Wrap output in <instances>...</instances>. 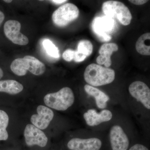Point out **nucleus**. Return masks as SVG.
Here are the masks:
<instances>
[{
  "mask_svg": "<svg viewBox=\"0 0 150 150\" xmlns=\"http://www.w3.org/2000/svg\"><path fill=\"white\" fill-rule=\"evenodd\" d=\"M21 24L15 20H9L4 25V32L6 37L12 43L17 45L25 46L29 40L25 35L20 32Z\"/></svg>",
  "mask_w": 150,
  "mask_h": 150,
  "instance_id": "7",
  "label": "nucleus"
},
{
  "mask_svg": "<svg viewBox=\"0 0 150 150\" xmlns=\"http://www.w3.org/2000/svg\"><path fill=\"white\" fill-rule=\"evenodd\" d=\"M84 78L89 85L93 87L105 85L114 80L115 71L100 65L91 64L86 68Z\"/></svg>",
  "mask_w": 150,
  "mask_h": 150,
  "instance_id": "1",
  "label": "nucleus"
},
{
  "mask_svg": "<svg viewBox=\"0 0 150 150\" xmlns=\"http://www.w3.org/2000/svg\"><path fill=\"white\" fill-rule=\"evenodd\" d=\"M112 117V112L107 109H104L100 112H98L95 109H89L83 114L86 123L88 126L91 127L98 126L103 122L110 121Z\"/></svg>",
  "mask_w": 150,
  "mask_h": 150,
  "instance_id": "13",
  "label": "nucleus"
},
{
  "mask_svg": "<svg viewBox=\"0 0 150 150\" xmlns=\"http://www.w3.org/2000/svg\"><path fill=\"white\" fill-rule=\"evenodd\" d=\"M3 76H4V72L2 69L0 68V79L3 77Z\"/></svg>",
  "mask_w": 150,
  "mask_h": 150,
  "instance_id": "27",
  "label": "nucleus"
},
{
  "mask_svg": "<svg viewBox=\"0 0 150 150\" xmlns=\"http://www.w3.org/2000/svg\"><path fill=\"white\" fill-rule=\"evenodd\" d=\"M129 2L134 4L137 5H142L144 4L145 3L147 2L148 1L146 0H131L129 1Z\"/></svg>",
  "mask_w": 150,
  "mask_h": 150,
  "instance_id": "24",
  "label": "nucleus"
},
{
  "mask_svg": "<svg viewBox=\"0 0 150 150\" xmlns=\"http://www.w3.org/2000/svg\"><path fill=\"white\" fill-rule=\"evenodd\" d=\"M129 90L131 96L150 110V89L145 83L139 81H134L129 86Z\"/></svg>",
  "mask_w": 150,
  "mask_h": 150,
  "instance_id": "8",
  "label": "nucleus"
},
{
  "mask_svg": "<svg viewBox=\"0 0 150 150\" xmlns=\"http://www.w3.org/2000/svg\"><path fill=\"white\" fill-rule=\"evenodd\" d=\"M23 86L14 80L0 81V92L11 95H16L21 92Z\"/></svg>",
  "mask_w": 150,
  "mask_h": 150,
  "instance_id": "16",
  "label": "nucleus"
},
{
  "mask_svg": "<svg viewBox=\"0 0 150 150\" xmlns=\"http://www.w3.org/2000/svg\"><path fill=\"white\" fill-rule=\"evenodd\" d=\"M75 51L71 49H67L63 54V59L67 62H71L74 59Z\"/></svg>",
  "mask_w": 150,
  "mask_h": 150,
  "instance_id": "21",
  "label": "nucleus"
},
{
  "mask_svg": "<svg viewBox=\"0 0 150 150\" xmlns=\"http://www.w3.org/2000/svg\"><path fill=\"white\" fill-rule=\"evenodd\" d=\"M8 123V115L4 110H0V141H6L8 139L6 128Z\"/></svg>",
  "mask_w": 150,
  "mask_h": 150,
  "instance_id": "18",
  "label": "nucleus"
},
{
  "mask_svg": "<svg viewBox=\"0 0 150 150\" xmlns=\"http://www.w3.org/2000/svg\"><path fill=\"white\" fill-rule=\"evenodd\" d=\"M75 96L71 89L68 87L59 91L48 94L44 98V102L47 106L59 111H65L74 103Z\"/></svg>",
  "mask_w": 150,
  "mask_h": 150,
  "instance_id": "3",
  "label": "nucleus"
},
{
  "mask_svg": "<svg viewBox=\"0 0 150 150\" xmlns=\"http://www.w3.org/2000/svg\"><path fill=\"white\" fill-rule=\"evenodd\" d=\"M129 150H149L146 146L141 144H136L131 147Z\"/></svg>",
  "mask_w": 150,
  "mask_h": 150,
  "instance_id": "23",
  "label": "nucleus"
},
{
  "mask_svg": "<svg viewBox=\"0 0 150 150\" xmlns=\"http://www.w3.org/2000/svg\"><path fill=\"white\" fill-rule=\"evenodd\" d=\"M5 18V15L1 11H0V26L2 23Z\"/></svg>",
  "mask_w": 150,
  "mask_h": 150,
  "instance_id": "25",
  "label": "nucleus"
},
{
  "mask_svg": "<svg viewBox=\"0 0 150 150\" xmlns=\"http://www.w3.org/2000/svg\"><path fill=\"white\" fill-rule=\"evenodd\" d=\"M4 1L7 3H10L12 1H11V0H4Z\"/></svg>",
  "mask_w": 150,
  "mask_h": 150,
  "instance_id": "28",
  "label": "nucleus"
},
{
  "mask_svg": "<svg viewBox=\"0 0 150 150\" xmlns=\"http://www.w3.org/2000/svg\"><path fill=\"white\" fill-rule=\"evenodd\" d=\"M118 46L115 43H106L102 45L100 48V56L97 58V63L100 65H104L108 68L111 64L110 56L113 52L118 51Z\"/></svg>",
  "mask_w": 150,
  "mask_h": 150,
  "instance_id": "14",
  "label": "nucleus"
},
{
  "mask_svg": "<svg viewBox=\"0 0 150 150\" xmlns=\"http://www.w3.org/2000/svg\"><path fill=\"white\" fill-rule=\"evenodd\" d=\"M86 92L93 96L96 100L97 106L100 109H105L107 107V103L109 100V96L98 88L88 84L84 86Z\"/></svg>",
  "mask_w": 150,
  "mask_h": 150,
  "instance_id": "15",
  "label": "nucleus"
},
{
  "mask_svg": "<svg viewBox=\"0 0 150 150\" xmlns=\"http://www.w3.org/2000/svg\"><path fill=\"white\" fill-rule=\"evenodd\" d=\"M37 112V114L32 115L30 121L33 125L40 130L46 129L54 118V112L49 108L43 105L38 106Z\"/></svg>",
  "mask_w": 150,
  "mask_h": 150,
  "instance_id": "11",
  "label": "nucleus"
},
{
  "mask_svg": "<svg viewBox=\"0 0 150 150\" xmlns=\"http://www.w3.org/2000/svg\"><path fill=\"white\" fill-rule=\"evenodd\" d=\"M86 56L80 53L77 51H75L74 55L73 60H74L75 62H83L86 58Z\"/></svg>",
  "mask_w": 150,
  "mask_h": 150,
  "instance_id": "22",
  "label": "nucleus"
},
{
  "mask_svg": "<svg viewBox=\"0 0 150 150\" xmlns=\"http://www.w3.org/2000/svg\"><path fill=\"white\" fill-rule=\"evenodd\" d=\"M79 11L74 4L67 3L61 6L53 13L52 19L58 27H64L78 18Z\"/></svg>",
  "mask_w": 150,
  "mask_h": 150,
  "instance_id": "5",
  "label": "nucleus"
},
{
  "mask_svg": "<svg viewBox=\"0 0 150 150\" xmlns=\"http://www.w3.org/2000/svg\"><path fill=\"white\" fill-rule=\"evenodd\" d=\"M102 10L106 16L116 18L124 25L131 23L132 16L129 8L123 3L109 1L103 4Z\"/></svg>",
  "mask_w": 150,
  "mask_h": 150,
  "instance_id": "4",
  "label": "nucleus"
},
{
  "mask_svg": "<svg viewBox=\"0 0 150 150\" xmlns=\"http://www.w3.org/2000/svg\"><path fill=\"white\" fill-rule=\"evenodd\" d=\"M115 25L114 19L105 16L94 19L92 28L100 40L107 42L111 40V36L109 34L114 30Z\"/></svg>",
  "mask_w": 150,
  "mask_h": 150,
  "instance_id": "6",
  "label": "nucleus"
},
{
  "mask_svg": "<svg viewBox=\"0 0 150 150\" xmlns=\"http://www.w3.org/2000/svg\"><path fill=\"white\" fill-rule=\"evenodd\" d=\"M51 2L56 4H62L66 2L67 1H65V0H54V1H51Z\"/></svg>",
  "mask_w": 150,
  "mask_h": 150,
  "instance_id": "26",
  "label": "nucleus"
},
{
  "mask_svg": "<svg viewBox=\"0 0 150 150\" xmlns=\"http://www.w3.org/2000/svg\"><path fill=\"white\" fill-rule=\"evenodd\" d=\"M93 49L92 44L88 40H81L78 43L77 51L86 57L91 55Z\"/></svg>",
  "mask_w": 150,
  "mask_h": 150,
  "instance_id": "19",
  "label": "nucleus"
},
{
  "mask_svg": "<svg viewBox=\"0 0 150 150\" xmlns=\"http://www.w3.org/2000/svg\"><path fill=\"white\" fill-rule=\"evenodd\" d=\"M11 70L16 75L23 76L29 71L33 74L40 76L46 71L45 65L33 56L27 55L15 59L11 65Z\"/></svg>",
  "mask_w": 150,
  "mask_h": 150,
  "instance_id": "2",
  "label": "nucleus"
},
{
  "mask_svg": "<svg viewBox=\"0 0 150 150\" xmlns=\"http://www.w3.org/2000/svg\"><path fill=\"white\" fill-rule=\"evenodd\" d=\"M102 145L101 140L97 138H76L69 141L67 147L71 150H99Z\"/></svg>",
  "mask_w": 150,
  "mask_h": 150,
  "instance_id": "12",
  "label": "nucleus"
},
{
  "mask_svg": "<svg viewBox=\"0 0 150 150\" xmlns=\"http://www.w3.org/2000/svg\"><path fill=\"white\" fill-rule=\"evenodd\" d=\"M43 47L48 55L53 58H59V53L58 48L49 39H45L43 42Z\"/></svg>",
  "mask_w": 150,
  "mask_h": 150,
  "instance_id": "20",
  "label": "nucleus"
},
{
  "mask_svg": "<svg viewBox=\"0 0 150 150\" xmlns=\"http://www.w3.org/2000/svg\"><path fill=\"white\" fill-rule=\"evenodd\" d=\"M150 33H144L139 38L136 43V50L139 54L150 56Z\"/></svg>",
  "mask_w": 150,
  "mask_h": 150,
  "instance_id": "17",
  "label": "nucleus"
},
{
  "mask_svg": "<svg viewBox=\"0 0 150 150\" xmlns=\"http://www.w3.org/2000/svg\"><path fill=\"white\" fill-rule=\"evenodd\" d=\"M109 138L112 150H127L129 140L123 128L119 125H114L109 133Z\"/></svg>",
  "mask_w": 150,
  "mask_h": 150,
  "instance_id": "10",
  "label": "nucleus"
},
{
  "mask_svg": "<svg viewBox=\"0 0 150 150\" xmlns=\"http://www.w3.org/2000/svg\"><path fill=\"white\" fill-rule=\"evenodd\" d=\"M24 135L25 143L28 146L37 145L41 147H44L48 143V139L46 134L33 124L26 125Z\"/></svg>",
  "mask_w": 150,
  "mask_h": 150,
  "instance_id": "9",
  "label": "nucleus"
}]
</instances>
